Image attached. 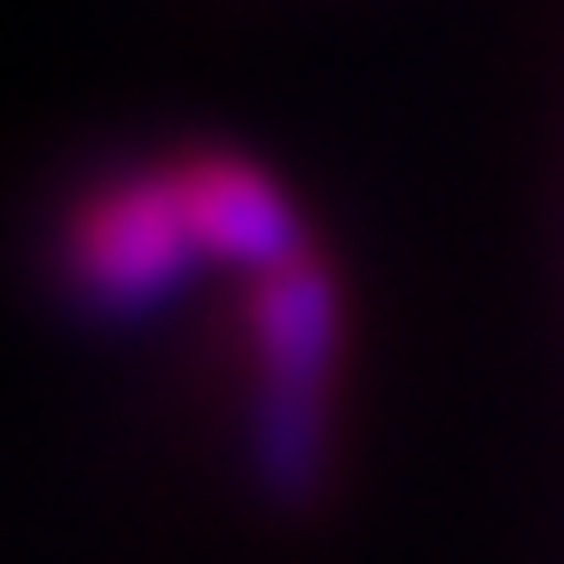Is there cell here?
I'll list each match as a JSON object with an SVG mask.
<instances>
[{
    "instance_id": "3957f363",
    "label": "cell",
    "mask_w": 564,
    "mask_h": 564,
    "mask_svg": "<svg viewBox=\"0 0 564 564\" xmlns=\"http://www.w3.org/2000/svg\"><path fill=\"white\" fill-rule=\"evenodd\" d=\"M165 173H173V188H181V212H188L204 259L243 267V274L259 282V274H282V267H299V259L314 251L291 188H282L259 158L212 150V141H204V150H173Z\"/></svg>"
},
{
    "instance_id": "7a4b0ae2",
    "label": "cell",
    "mask_w": 564,
    "mask_h": 564,
    "mask_svg": "<svg viewBox=\"0 0 564 564\" xmlns=\"http://www.w3.org/2000/svg\"><path fill=\"white\" fill-rule=\"evenodd\" d=\"M196 228L181 212V188L158 165L110 173L87 188L63 220V299L95 322H150L181 299V282L196 274Z\"/></svg>"
},
{
    "instance_id": "6da1fadb",
    "label": "cell",
    "mask_w": 564,
    "mask_h": 564,
    "mask_svg": "<svg viewBox=\"0 0 564 564\" xmlns=\"http://www.w3.org/2000/svg\"><path fill=\"white\" fill-rule=\"evenodd\" d=\"M337 274L322 251L251 282V478L274 510H314L329 486V384H337Z\"/></svg>"
}]
</instances>
